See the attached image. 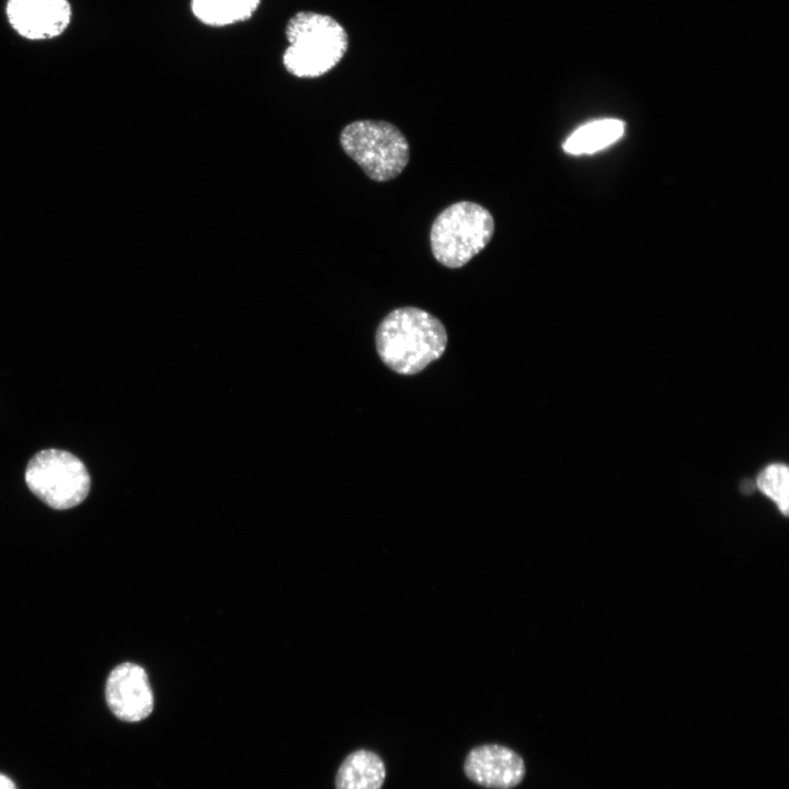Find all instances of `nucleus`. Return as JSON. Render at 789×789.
I'll list each match as a JSON object with an SVG mask.
<instances>
[{"label":"nucleus","mask_w":789,"mask_h":789,"mask_svg":"<svg viewBox=\"0 0 789 789\" xmlns=\"http://www.w3.org/2000/svg\"><path fill=\"white\" fill-rule=\"evenodd\" d=\"M288 43L282 61L294 77L312 79L332 70L344 57L348 35L334 18L313 11H299L286 23Z\"/></svg>","instance_id":"obj_2"},{"label":"nucleus","mask_w":789,"mask_h":789,"mask_svg":"<svg viewBox=\"0 0 789 789\" xmlns=\"http://www.w3.org/2000/svg\"><path fill=\"white\" fill-rule=\"evenodd\" d=\"M493 232L494 219L485 207L460 201L446 207L433 221L431 249L442 265L458 268L488 245Z\"/></svg>","instance_id":"obj_3"},{"label":"nucleus","mask_w":789,"mask_h":789,"mask_svg":"<svg viewBox=\"0 0 789 789\" xmlns=\"http://www.w3.org/2000/svg\"><path fill=\"white\" fill-rule=\"evenodd\" d=\"M757 487L777 504L784 515L788 514L789 472L785 465L767 466L757 478Z\"/></svg>","instance_id":"obj_12"},{"label":"nucleus","mask_w":789,"mask_h":789,"mask_svg":"<svg viewBox=\"0 0 789 789\" xmlns=\"http://www.w3.org/2000/svg\"><path fill=\"white\" fill-rule=\"evenodd\" d=\"M261 0H191L193 15L203 24L221 27L252 18Z\"/></svg>","instance_id":"obj_10"},{"label":"nucleus","mask_w":789,"mask_h":789,"mask_svg":"<svg viewBox=\"0 0 789 789\" xmlns=\"http://www.w3.org/2000/svg\"><path fill=\"white\" fill-rule=\"evenodd\" d=\"M340 144L365 174L377 182L397 178L410 159L405 136L385 121L361 119L347 124L340 134Z\"/></svg>","instance_id":"obj_4"},{"label":"nucleus","mask_w":789,"mask_h":789,"mask_svg":"<svg viewBox=\"0 0 789 789\" xmlns=\"http://www.w3.org/2000/svg\"><path fill=\"white\" fill-rule=\"evenodd\" d=\"M5 13L12 28L31 41L61 35L72 14L68 0H8Z\"/></svg>","instance_id":"obj_7"},{"label":"nucleus","mask_w":789,"mask_h":789,"mask_svg":"<svg viewBox=\"0 0 789 789\" xmlns=\"http://www.w3.org/2000/svg\"><path fill=\"white\" fill-rule=\"evenodd\" d=\"M386 778L382 759L368 750H357L348 754L340 765L336 789H380Z\"/></svg>","instance_id":"obj_9"},{"label":"nucleus","mask_w":789,"mask_h":789,"mask_svg":"<svg viewBox=\"0 0 789 789\" xmlns=\"http://www.w3.org/2000/svg\"><path fill=\"white\" fill-rule=\"evenodd\" d=\"M464 770L466 776L479 786L512 789L522 782L525 764L513 750L499 744H485L468 753Z\"/></svg>","instance_id":"obj_8"},{"label":"nucleus","mask_w":789,"mask_h":789,"mask_svg":"<svg viewBox=\"0 0 789 789\" xmlns=\"http://www.w3.org/2000/svg\"><path fill=\"white\" fill-rule=\"evenodd\" d=\"M0 789H16V787L10 778L0 774Z\"/></svg>","instance_id":"obj_13"},{"label":"nucleus","mask_w":789,"mask_h":789,"mask_svg":"<svg viewBox=\"0 0 789 789\" xmlns=\"http://www.w3.org/2000/svg\"><path fill=\"white\" fill-rule=\"evenodd\" d=\"M624 132L625 124L614 118L586 123L567 138L563 150L571 155L593 153L614 144Z\"/></svg>","instance_id":"obj_11"},{"label":"nucleus","mask_w":789,"mask_h":789,"mask_svg":"<svg viewBox=\"0 0 789 789\" xmlns=\"http://www.w3.org/2000/svg\"><path fill=\"white\" fill-rule=\"evenodd\" d=\"M25 481L38 499L56 510L80 504L90 490V476L83 462L60 449L37 453L26 467Z\"/></svg>","instance_id":"obj_5"},{"label":"nucleus","mask_w":789,"mask_h":789,"mask_svg":"<svg viewBox=\"0 0 789 789\" xmlns=\"http://www.w3.org/2000/svg\"><path fill=\"white\" fill-rule=\"evenodd\" d=\"M447 340L441 320L416 307L392 310L376 331L380 359L400 375H415L438 359L446 350Z\"/></svg>","instance_id":"obj_1"},{"label":"nucleus","mask_w":789,"mask_h":789,"mask_svg":"<svg viewBox=\"0 0 789 789\" xmlns=\"http://www.w3.org/2000/svg\"><path fill=\"white\" fill-rule=\"evenodd\" d=\"M105 698L111 711L127 722L140 721L153 709V695L147 673L130 662L112 670L106 681Z\"/></svg>","instance_id":"obj_6"}]
</instances>
